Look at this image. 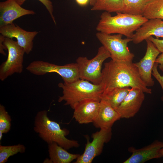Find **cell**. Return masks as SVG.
Here are the masks:
<instances>
[{
	"label": "cell",
	"instance_id": "1",
	"mask_svg": "<svg viewBox=\"0 0 163 163\" xmlns=\"http://www.w3.org/2000/svg\"><path fill=\"white\" fill-rule=\"evenodd\" d=\"M100 84L104 91L116 88L130 87L138 88L146 93H152V90L147 87L135 63L132 62L111 59L104 64Z\"/></svg>",
	"mask_w": 163,
	"mask_h": 163
},
{
	"label": "cell",
	"instance_id": "2",
	"mask_svg": "<svg viewBox=\"0 0 163 163\" xmlns=\"http://www.w3.org/2000/svg\"><path fill=\"white\" fill-rule=\"evenodd\" d=\"M116 13L112 16L106 11L102 13L96 27L97 30L108 34H120L132 38L134 32L148 20L142 15Z\"/></svg>",
	"mask_w": 163,
	"mask_h": 163
},
{
	"label": "cell",
	"instance_id": "3",
	"mask_svg": "<svg viewBox=\"0 0 163 163\" xmlns=\"http://www.w3.org/2000/svg\"><path fill=\"white\" fill-rule=\"evenodd\" d=\"M34 129L48 144L55 142L66 150L79 146L77 141L66 137L69 131L66 129H61L58 123L50 120L46 110L40 111L37 113L35 118Z\"/></svg>",
	"mask_w": 163,
	"mask_h": 163
},
{
	"label": "cell",
	"instance_id": "4",
	"mask_svg": "<svg viewBox=\"0 0 163 163\" xmlns=\"http://www.w3.org/2000/svg\"><path fill=\"white\" fill-rule=\"evenodd\" d=\"M58 86L62 90V95L59 96L58 102L65 101L64 105H69L72 109L77 103L85 99L101 100L104 91L101 84H95L81 79L70 83L60 82Z\"/></svg>",
	"mask_w": 163,
	"mask_h": 163
},
{
	"label": "cell",
	"instance_id": "5",
	"mask_svg": "<svg viewBox=\"0 0 163 163\" xmlns=\"http://www.w3.org/2000/svg\"><path fill=\"white\" fill-rule=\"evenodd\" d=\"M110 57V54L103 46L99 47L96 56L89 59L86 57L79 56L76 60L80 78L95 84L101 83L102 66L104 62Z\"/></svg>",
	"mask_w": 163,
	"mask_h": 163
},
{
	"label": "cell",
	"instance_id": "6",
	"mask_svg": "<svg viewBox=\"0 0 163 163\" xmlns=\"http://www.w3.org/2000/svg\"><path fill=\"white\" fill-rule=\"evenodd\" d=\"M26 69L31 73L37 75H43L49 73H57L66 83H72L80 79L78 66L76 62L59 65L47 62L36 60L31 62Z\"/></svg>",
	"mask_w": 163,
	"mask_h": 163
},
{
	"label": "cell",
	"instance_id": "7",
	"mask_svg": "<svg viewBox=\"0 0 163 163\" xmlns=\"http://www.w3.org/2000/svg\"><path fill=\"white\" fill-rule=\"evenodd\" d=\"M96 36L102 46L110 53L112 60L132 62L134 55L127 46L128 43L132 41V38L123 39V35L120 34L112 35L99 32L96 34Z\"/></svg>",
	"mask_w": 163,
	"mask_h": 163
},
{
	"label": "cell",
	"instance_id": "8",
	"mask_svg": "<svg viewBox=\"0 0 163 163\" xmlns=\"http://www.w3.org/2000/svg\"><path fill=\"white\" fill-rule=\"evenodd\" d=\"M3 43L8 51L6 60L0 66V80L5 81L14 73H21L23 69L24 56L25 52L17 41L6 37Z\"/></svg>",
	"mask_w": 163,
	"mask_h": 163
},
{
	"label": "cell",
	"instance_id": "9",
	"mask_svg": "<svg viewBox=\"0 0 163 163\" xmlns=\"http://www.w3.org/2000/svg\"><path fill=\"white\" fill-rule=\"evenodd\" d=\"M112 135L111 128L100 129L92 133V141L91 142L87 141L84 152L74 163H91L95 157L101 154L104 143L110 140Z\"/></svg>",
	"mask_w": 163,
	"mask_h": 163
},
{
	"label": "cell",
	"instance_id": "10",
	"mask_svg": "<svg viewBox=\"0 0 163 163\" xmlns=\"http://www.w3.org/2000/svg\"><path fill=\"white\" fill-rule=\"evenodd\" d=\"M145 54L139 62L135 63L140 77L147 87L153 86L155 83L152 77V70L155 60L160 53L153 43L146 39Z\"/></svg>",
	"mask_w": 163,
	"mask_h": 163
},
{
	"label": "cell",
	"instance_id": "11",
	"mask_svg": "<svg viewBox=\"0 0 163 163\" xmlns=\"http://www.w3.org/2000/svg\"><path fill=\"white\" fill-rule=\"evenodd\" d=\"M0 33L6 37L16 38L18 45L28 54L32 50L33 40L38 32L27 31L13 23L0 27Z\"/></svg>",
	"mask_w": 163,
	"mask_h": 163
},
{
	"label": "cell",
	"instance_id": "12",
	"mask_svg": "<svg viewBox=\"0 0 163 163\" xmlns=\"http://www.w3.org/2000/svg\"><path fill=\"white\" fill-rule=\"evenodd\" d=\"M101 100L94 98L83 99L74 106L73 117L80 124L93 123L99 113Z\"/></svg>",
	"mask_w": 163,
	"mask_h": 163
},
{
	"label": "cell",
	"instance_id": "13",
	"mask_svg": "<svg viewBox=\"0 0 163 163\" xmlns=\"http://www.w3.org/2000/svg\"><path fill=\"white\" fill-rule=\"evenodd\" d=\"M144 93L138 88H131L123 101L115 109L121 118L128 119L133 117L136 114L145 100Z\"/></svg>",
	"mask_w": 163,
	"mask_h": 163
},
{
	"label": "cell",
	"instance_id": "14",
	"mask_svg": "<svg viewBox=\"0 0 163 163\" xmlns=\"http://www.w3.org/2000/svg\"><path fill=\"white\" fill-rule=\"evenodd\" d=\"M163 146V142L155 140L150 144L141 149H136L129 147L131 155L123 163H143L149 160L163 157L160 150Z\"/></svg>",
	"mask_w": 163,
	"mask_h": 163
},
{
	"label": "cell",
	"instance_id": "15",
	"mask_svg": "<svg viewBox=\"0 0 163 163\" xmlns=\"http://www.w3.org/2000/svg\"><path fill=\"white\" fill-rule=\"evenodd\" d=\"M0 27L11 24L15 20L25 15L35 14L33 10L22 8L15 0L0 2Z\"/></svg>",
	"mask_w": 163,
	"mask_h": 163
},
{
	"label": "cell",
	"instance_id": "16",
	"mask_svg": "<svg viewBox=\"0 0 163 163\" xmlns=\"http://www.w3.org/2000/svg\"><path fill=\"white\" fill-rule=\"evenodd\" d=\"M152 36L157 38L163 37L162 19L156 18L148 20L136 30L132 38V41L135 44H138Z\"/></svg>",
	"mask_w": 163,
	"mask_h": 163
},
{
	"label": "cell",
	"instance_id": "17",
	"mask_svg": "<svg viewBox=\"0 0 163 163\" xmlns=\"http://www.w3.org/2000/svg\"><path fill=\"white\" fill-rule=\"evenodd\" d=\"M120 118L118 113L109 104L101 100L99 113L93 125L100 129L111 128L114 123Z\"/></svg>",
	"mask_w": 163,
	"mask_h": 163
},
{
	"label": "cell",
	"instance_id": "18",
	"mask_svg": "<svg viewBox=\"0 0 163 163\" xmlns=\"http://www.w3.org/2000/svg\"><path fill=\"white\" fill-rule=\"evenodd\" d=\"M48 145L49 155L53 163H70L80 155L68 152L55 142Z\"/></svg>",
	"mask_w": 163,
	"mask_h": 163
},
{
	"label": "cell",
	"instance_id": "19",
	"mask_svg": "<svg viewBox=\"0 0 163 163\" xmlns=\"http://www.w3.org/2000/svg\"><path fill=\"white\" fill-rule=\"evenodd\" d=\"M131 88L129 87H124L105 90L102 94L101 100L108 103L115 110L123 101Z\"/></svg>",
	"mask_w": 163,
	"mask_h": 163
},
{
	"label": "cell",
	"instance_id": "20",
	"mask_svg": "<svg viewBox=\"0 0 163 163\" xmlns=\"http://www.w3.org/2000/svg\"><path fill=\"white\" fill-rule=\"evenodd\" d=\"M124 8L123 0H97L91 10L104 11L109 13H123Z\"/></svg>",
	"mask_w": 163,
	"mask_h": 163
},
{
	"label": "cell",
	"instance_id": "21",
	"mask_svg": "<svg viewBox=\"0 0 163 163\" xmlns=\"http://www.w3.org/2000/svg\"><path fill=\"white\" fill-rule=\"evenodd\" d=\"M142 15L148 20H163V0H151L146 5Z\"/></svg>",
	"mask_w": 163,
	"mask_h": 163
},
{
	"label": "cell",
	"instance_id": "22",
	"mask_svg": "<svg viewBox=\"0 0 163 163\" xmlns=\"http://www.w3.org/2000/svg\"><path fill=\"white\" fill-rule=\"evenodd\" d=\"M151 0H123L125 8L123 13L142 15L146 5Z\"/></svg>",
	"mask_w": 163,
	"mask_h": 163
},
{
	"label": "cell",
	"instance_id": "23",
	"mask_svg": "<svg viewBox=\"0 0 163 163\" xmlns=\"http://www.w3.org/2000/svg\"><path fill=\"white\" fill-rule=\"evenodd\" d=\"M26 147L23 145L18 144L12 145H0V163H5L9 158L18 153L25 152Z\"/></svg>",
	"mask_w": 163,
	"mask_h": 163
},
{
	"label": "cell",
	"instance_id": "24",
	"mask_svg": "<svg viewBox=\"0 0 163 163\" xmlns=\"http://www.w3.org/2000/svg\"><path fill=\"white\" fill-rule=\"evenodd\" d=\"M11 119V116L6 111L5 107L0 105V131L6 133L10 130Z\"/></svg>",
	"mask_w": 163,
	"mask_h": 163
},
{
	"label": "cell",
	"instance_id": "25",
	"mask_svg": "<svg viewBox=\"0 0 163 163\" xmlns=\"http://www.w3.org/2000/svg\"><path fill=\"white\" fill-rule=\"evenodd\" d=\"M20 5H22L27 0H15ZM42 3L46 7L49 13L51 18L55 25L56 22L54 17L53 14V7L52 2L50 0H38Z\"/></svg>",
	"mask_w": 163,
	"mask_h": 163
},
{
	"label": "cell",
	"instance_id": "26",
	"mask_svg": "<svg viewBox=\"0 0 163 163\" xmlns=\"http://www.w3.org/2000/svg\"><path fill=\"white\" fill-rule=\"evenodd\" d=\"M158 64L155 62L153 68L152 75L156 78L160 85L163 92V76L161 75L158 72L157 67ZM161 100L163 101V95L161 98Z\"/></svg>",
	"mask_w": 163,
	"mask_h": 163
},
{
	"label": "cell",
	"instance_id": "27",
	"mask_svg": "<svg viewBox=\"0 0 163 163\" xmlns=\"http://www.w3.org/2000/svg\"><path fill=\"white\" fill-rule=\"evenodd\" d=\"M148 39L153 43L160 53H163V39L155 38L152 36H150Z\"/></svg>",
	"mask_w": 163,
	"mask_h": 163
},
{
	"label": "cell",
	"instance_id": "28",
	"mask_svg": "<svg viewBox=\"0 0 163 163\" xmlns=\"http://www.w3.org/2000/svg\"><path fill=\"white\" fill-rule=\"evenodd\" d=\"M5 37L2 35H0V53L4 56H6V54L4 50H7L3 43Z\"/></svg>",
	"mask_w": 163,
	"mask_h": 163
},
{
	"label": "cell",
	"instance_id": "29",
	"mask_svg": "<svg viewBox=\"0 0 163 163\" xmlns=\"http://www.w3.org/2000/svg\"><path fill=\"white\" fill-rule=\"evenodd\" d=\"M155 62L158 64L159 69L163 72V53L157 57Z\"/></svg>",
	"mask_w": 163,
	"mask_h": 163
},
{
	"label": "cell",
	"instance_id": "30",
	"mask_svg": "<svg viewBox=\"0 0 163 163\" xmlns=\"http://www.w3.org/2000/svg\"><path fill=\"white\" fill-rule=\"evenodd\" d=\"M90 0H75L77 3L79 5L84 6L87 5Z\"/></svg>",
	"mask_w": 163,
	"mask_h": 163
},
{
	"label": "cell",
	"instance_id": "31",
	"mask_svg": "<svg viewBox=\"0 0 163 163\" xmlns=\"http://www.w3.org/2000/svg\"><path fill=\"white\" fill-rule=\"evenodd\" d=\"M43 163H53L51 159L50 158H46L45 159Z\"/></svg>",
	"mask_w": 163,
	"mask_h": 163
},
{
	"label": "cell",
	"instance_id": "32",
	"mask_svg": "<svg viewBox=\"0 0 163 163\" xmlns=\"http://www.w3.org/2000/svg\"><path fill=\"white\" fill-rule=\"evenodd\" d=\"M97 0H90V4L91 5L93 6Z\"/></svg>",
	"mask_w": 163,
	"mask_h": 163
},
{
	"label": "cell",
	"instance_id": "33",
	"mask_svg": "<svg viewBox=\"0 0 163 163\" xmlns=\"http://www.w3.org/2000/svg\"><path fill=\"white\" fill-rule=\"evenodd\" d=\"M160 152L163 157V146L160 150Z\"/></svg>",
	"mask_w": 163,
	"mask_h": 163
},
{
	"label": "cell",
	"instance_id": "34",
	"mask_svg": "<svg viewBox=\"0 0 163 163\" xmlns=\"http://www.w3.org/2000/svg\"><path fill=\"white\" fill-rule=\"evenodd\" d=\"M3 133L1 131H0V141H1L2 136V134Z\"/></svg>",
	"mask_w": 163,
	"mask_h": 163
}]
</instances>
